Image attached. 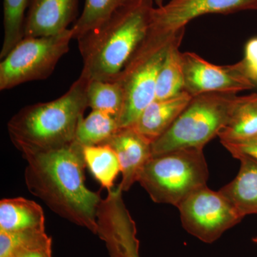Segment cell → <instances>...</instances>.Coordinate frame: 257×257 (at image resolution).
Segmentation results:
<instances>
[{
    "label": "cell",
    "mask_w": 257,
    "mask_h": 257,
    "mask_svg": "<svg viewBox=\"0 0 257 257\" xmlns=\"http://www.w3.org/2000/svg\"><path fill=\"white\" fill-rule=\"evenodd\" d=\"M239 173L231 182L219 189L243 216L257 214V161L241 157Z\"/></svg>",
    "instance_id": "cell-15"
},
{
    "label": "cell",
    "mask_w": 257,
    "mask_h": 257,
    "mask_svg": "<svg viewBox=\"0 0 257 257\" xmlns=\"http://www.w3.org/2000/svg\"><path fill=\"white\" fill-rule=\"evenodd\" d=\"M256 136L257 94L239 96L231 117L218 138L220 140H236Z\"/></svg>",
    "instance_id": "cell-18"
},
{
    "label": "cell",
    "mask_w": 257,
    "mask_h": 257,
    "mask_svg": "<svg viewBox=\"0 0 257 257\" xmlns=\"http://www.w3.org/2000/svg\"><path fill=\"white\" fill-rule=\"evenodd\" d=\"M89 82L80 74L63 95L20 109L8 123L13 145L25 153L57 150L74 143L77 126L88 107Z\"/></svg>",
    "instance_id": "cell-3"
},
{
    "label": "cell",
    "mask_w": 257,
    "mask_h": 257,
    "mask_svg": "<svg viewBox=\"0 0 257 257\" xmlns=\"http://www.w3.org/2000/svg\"><path fill=\"white\" fill-rule=\"evenodd\" d=\"M133 0H85L82 14L74 23V39L92 31L100 26L116 10Z\"/></svg>",
    "instance_id": "cell-23"
},
{
    "label": "cell",
    "mask_w": 257,
    "mask_h": 257,
    "mask_svg": "<svg viewBox=\"0 0 257 257\" xmlns=\"http://www.w3.org/2000/svg\"><path fill=\"white\" fill-rule=\"evenodd\" d=\"M9 257H52V239L47 234H43L15 250Z\"/></svg>",
    "instance_id": "cell-25"
},
{
    "label": "cell",
    "mask_w": 257,
    "mask_h": 257,
    "mask_svg": "<svg viewBox=\"0 0 257 257\" xmlns=\"http://www.w3.org/2000/svg\"><path fill=\"white\" fill-rule=\"evenodd\" d=\"M114 150L121 166L119 188L127 192L152 157V143L133 127L119 128L106 143Z\"/></svg>",
    "instance_id": "cell-13"
},
{
    "label": "cell",
    "mask_w": 257,
    "mask_h": 257,
    "mask_svg": "<svg viewBox=\"0 0 257 257\" xmlns=\"http://www.w3.org/2000/svg\"><path fill=\"white\" fill-rule=\"evenodd\" d=\"M72 40V28L51 36L23 38L1 60L0 90L48 78L69 52Z\"/></svg>",
    "instance_id": "cell-7"
},
{
    "label": "cell",
    "mask_w": 257,
    "mask_h": 257,
    "mask_svg": "<svg viewBox=\"0 0 257 257\" xmlns=\"http://www.w3.org/2000/svg\"><path fill=\"white\" fill-rule=\"evenodd\" d=\"M208 178L204 149L187 148L152 157L138 182L153 202L177 207L191 193L207 185Z\"/></svg>",
    "instance_id": "cell-5"
},
{
    "label": "cell",
    "mask_w": 257,
    "mask_h": 257,
    "mask_svg": "<svg viewBox=\"0 0 257 257\" xmlns=\"http://www.w3.org/2000/svg\"><path fill=\"white\" fill-rule=\"evenodd\" d=\"M79 0H30L24 38L51 36L65 31L77 16Z\"/></svg>",
    "instance_id": "cell-12"
},
{
    "label": "cell",
    "mask_w": 257,
    "mask_h": 257,
    "mask_svg": "<svg viewBox=\"0 0 257 257\" xmlns=\"http://www.w3.org/2000/svg\"><path fill=\"white\" fill-rule=\"evenodd\" d=\"M154 0H133L100 26L77 39L81 74L89 80H115L146 36Z\"/></svg>",
    "instance_id": "cell-2"
},
{
    "label": "cell",
    "mask_w": 257,
    "mask_h": 257,
    "mask_svg": "<svg viewBox=\"0 0 257 257\" xmlns=\"http://www.w3.org/2000/svg\"><path fill=\"white\" fill-rule=\"evenodd\" d=\"M177 208L186 231L204 242L216 241L243 219L219 191L207 185L191 193Z\"/></svg>",
    "instance_id": "cell-8"
},
{
    "label": "cell",
    "mask_w": 257,
    "mask_h": 257,
    "mask_svg": "<svg viewBox=\"0 0 257 257\" xmlns=\"http://www.w3.org/2000/svg\"><path fill=\"white\" fill-rule=\"evenodd\" d=\"M242 61L248 77L253 82H257V38L248 42Z\"/></svg>",
    "instance_id": "cell-27"
},
{
    "label": "cell",
    "mask_w": 257,
    "mask_h": 257,
    "mask_svg": "<svg viewBox=\"0 0 257 257\" xmlns=\"http://www.w3.org/2000/svg\"><path fill=\"white\" fill-rule=\"evenodd\" d=\"M184 32H180L176 37L161 66L157 78L155 99H168L184 91L182 53L179 51Z\"/></svg>",
    "instance_id": "cell-17"
},
{
    "label": "cell",
    "mask_w": 257,
    "mask_h": 257,
    "mask_svg": "<svg viewBox=\"0 0 257 257\" xmlns=\"http://www.w3.org/2000/svg\"><path fill=\"white\" fill-rule=\"evenodd\" d=\"M83 155L86 167L93 177L108 192L112 190L115 179L121 172L119 159L114 150L106 144L84 147Z\"/></svg>",
    "instance_id": "cell-19"
},
{
    "label": "cell",
    "mask_w": 257,
    "mask_h": 257,
    "mask_svg": "<svg viewBox=\"0 0 257 257\" xmlns=\"http://www.w3.org/2000/svg\"><path fill=\"white\" fill-rule=\"evenodd\" d=\"M23 155L28 190L57 215L97 234L102 199L86 186L83 147L74 142L57 150Z\"/></svg>",
    "instance_id": "cell-1"
},
{
    "label": "cell",
    "mask_w": 257,
    "mask_h": 257,
    "mask_svg": "<svg viewBox=\"0 0 257 257\" xmlns=\"http://www.w3.org/2000/svg\"><path fill=\"white\" fill-rule=\"evenodd\" d=\"M193 96L184 91L165 99H155L144 109L133 127L152 144L165 134Z\"/></svg>",
    "instance_id": "cell-14"
},
{
    "label": "cell",
    "mask_w": 257,
    "mask_h": 257,
    "mask_svg": "<svg viewBox=\"0 0 257 257\" xmlns=\"http://www.w3.org/2000/svg\"><path fill=\"white\" fill-rule=\"evenodd\" d=\"M29 3L30 0H3L4 37L0 52L1 60L24 38Z\"/></svg>",
    "instance_id": "cell-22"
},
{
    "label": "cell",
    "mask_w": 257,
    "mask_h": 257,
    "mask_svg": "<svg viewBox=\"0 0 257 257\" xmlns=\"http://www.w3.org/2000/svg\"><path fill=\"white\" fill-rule=\"evenodd\" d=\"M246 10H257V0H171L154 8L147 33L160 36L175 35L202 15H228Z\"/></svg>",
    "instance_id": "cell-10"
},
{
    "label": "cell",
    "mask_w": 257,
    "mask_h": 257,
    "mask_svg": "<svg viewBox=\"0 0 257 257\" xmlns=\"http://www.w3.org/2000/svg\"><path fill=\"white\" fill-rule=\"evenodd\" d=\"M154 1L156 3L157 8H159V7H162V5H165L164 4V0H154Z\"/></svg>",
    "instance_id": "cell-28"
},
{
    "label": "cell",
    "mask_w": 257,
    "mask_h": 257,
    "mask_svg": "<svg viewBox=\"0 0 257 257\" xmlns=\"http://www.w3.org/2000/svg\"><path fill=\"white\" fill-rule=\"evenodd\" d=\"M239 98L224 92L193 96L169 130L152 144V157L182 149H204L227 124Z\"/></svg>",
    "instance_id": "cell-4"
},
{
    "label": "cell",
    "mask_w": 257,
    "mask_h": 257,
    "mask_svg": "<svg viewBox=\"0 0 257 257\" xmlns=\"http://www.w3.org/2000/svg\"><path fill=\"white\" fill-rule=\"evenodd\" d=\"M119 128L114 116L102 111L92 110L79 121L75 142L83 147L104 145Z\"/></svg>",
    "instance_id": "cell-20"
},
{
    "label": "cell",
    "mask_w": 257,
    "mask_h": 257,
    "mask_svg": "<svg viewBox=\"0 0 257 257\" xmlns=\"http://www.w3.org/2000/svg\"><path fill=\"white\" fill-rule=\"evenodd\" d=\"M87 96L88 107L114 116L118 121L124 101V90L119 80H89Z\"/></svg>",
    "instance_id": "cell-21"
},
{
    "label": "cell",
    "mask_w": 257,
    "mask_h": 257,
    "mask_svg": "<svg viewBox=\"0 0 257 257\" xmlns=\"http://www.w3.org/2000/svg\"><path fill=\"white\" fill-rule=\"evenodd\" d=\"M97 222V234L105 242L109 257H140L136 226L122 198L103 201Z\"/></svg>",
    "instance_id": "cell-11"
},
{
    "label": "cell",
    "mask_w": 257,
    "mask_h": 257,
    "mask_svg": "<svg viewBox=\"0 0 257 257\" xmlns=\"http://www.w3.org/2000/svg\"><path fill=\"white\" fill-rule=\"evenodd\" d=\"M220 143L234 158L248 157L257 161V136L243 140H220Z\"/></svg>",
    "instance_id": "cell-26"
},
{
    "label": "cell",
    "mask_w": 257,
    "mask_h": 257,
    "mask_svg": "<svg viewBox=\"0 0 257 257\" xmlns=\"http://www.w3.org/2000/svg\"><path fill=\"white\" fill-rule=\"evenodd\" d=\"M45 221L43 209L33 201L16 197L0 202V231H45Z\"/></svg>",
    "instance_id": "cell-16"
},
{
    "label": "cell",
    "mask_w": 257,
    "mask_h": 257,
    "mask_svg": "<svg viewBox=\"0 0 257 257\" xmlns=\"http://www.w3.org/2000/svg\"><path fill=\"white\" fill-rule=\"evenodd\" d=\"M45 234V231L9 232L0 231V257H9L18 248Z\"/></svg>",
    "instance_id": "cell-24"
},
{
    "label": "cell",
    "mask_w": 257,
    "mask_h": 257,
    "mask_svg": "<svg viewBox=\"0 0 257 257\" xmlns=\"http://www.w3.org/2000/svg\"><path fill=\"white\" fill-rule=\"evenodd\" d=\"M180 30L170 36L146 35L116 79L124 90L120 128L132 127L144 109L155 99L157 75L167 51Z\"/></svg>",
    "instance_id": "cell-6"
},
{
    "label": "cell",
    "mask_w": 257,
    "mask_h": 257,
    "mask_svg": "<svg viewBox=\"0 0 257 257\" xmlns=\"http://www.w3.org/2000/svg\"><path fill=\"white\" fill-rule=\"evenodd\" d=\"M185 92L192 96L210 92L233 93L253 89L243 61L231 65L210 63L194 52L182 53Z\"/></svg>",
    "instance_id": "cell-9"
}]
</instances>
